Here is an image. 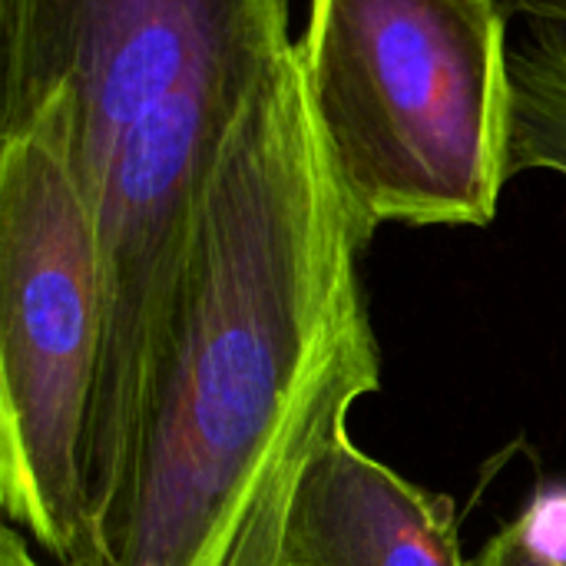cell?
<instances>
[{
  "instance_id": "obj_2",
  "label": "cell",
  "mask_w": 566,
  "mask_h": 566,
  "mask_svg": "<svg viewBox=\"0 0 566 566\" xmlns=\"http://www.w3.org/2000/svg\"><path fill=\"white\" fill-rule=\"evenodd\" d=\"M338 189L385 222L488 226L507 176L504 0H312L295 43Z\"/></svg>"
},
{
  "instance_id": "obj_8",
  "label": "cell",
  "mask_w": 566,
  "mask_h": 566,
  "mask_svg": "<svg viewBox=\"0 0 566 566\" xmlns=\"http://www.w3.org/2000/svg\"><path fill=\"white\" fill-rule=\"evenodd\" d=\"M0 566H43L33 557L30 541L13 524L0 527Z\"/></svg>"
},
{
  "instance_id": "obj_4",
  "label": "cell",
  "mask_w": 566,
  "mask_h": 566,
  "mask_svg": "<svg viewBox=\"0 0 566 566\" xmlns=\"http://www.w3.org/2000/svg\"><path fill=\"white\" fill-rule=\"evenodd\" d=\"M0 139L46 133L83 196L136 123L295 46L289 0H0Z\"/></svg>"
},
{
  "instance_id": "obj_1",
  "label": "cell",
  "mask_w": 566,
  "mask_h": 566,
  "mask_svg": "<svg viewBox=\"0 0 566 566\" xmlns=\"http://www.w3.org/2000/svg\"><path fill=\"white\" fill-rule=\"evenodd\" d=\"M365 245L292 46L209 182L96 566H275L305 468L381 388Z\"/></svg>"
},
{
  "instance_id": "obj_6",
  "label": "cell",
  "mask_w": 566,
  "mask_h": 566,
  "mask_svg": "<svg viewBox=\"0 0 566 566\" xmlns=\"http://www.w3.org/2000/svg\"><path fill=\"white\" fill-rule=\"evenodd\" d=\"M551 169L566 176V30L537 23L511 50L507 176Z\"/></svg>"
},
{
  "instance_id": "obj_7",
  "label": "cell",
  "mask_w": 566,
  "mask_h": 566,
  "mask_svg": "<svg viewBox=\"0 0 566 566\" xmlns=\"http://www.w3.org/2000/svg\"><path fill=\"white\" fill-rule=\"evenodd\" d=\"M471 566H566V560L547 554L531 531L527 514L507 527H501L484 547L481 554L471 560Z\"/></svg>"
},
{
  "instance_id": "obj_3",
  "label": "cell",
  "mask_w": 566,
  "mask_h": 566,
  "mask_svg": "<svg viewBox=\"0 0 566 566\" xmlns=\"http://www.w3.org/2000/svg\"><path fill=\"white\" fill-rule=\"evenodd\" d=\"M103 348L86 199L46 133L0 139V504L60 566H96L83 441Z\"/></svg>"
},
{
  "instance_id": "obj_5",
  "label": "cell",
  "mask_w": 566,
  "mask_h": 566,
  "mask_svg": "<svg viewBox=\"0 0 566 566\" xmlns=\"http://www.w3.org/2000/svg\"><path fill=\"white\" fill-rule=\"evenodd\" d=\"M275 566H471L454 501L365 454L342 424L305 468Z\"/></svg>"
},
{
  "instance_id": "obj_9",
  "label": "cell",
  "mask_w": 566,
  "mask_h": 566,
  "mask_svg": "<svg viewBox=\"0 0 566 566\" xmlns=\"http://www.w3.org/2000/svg\"><path fill=\"white\" fill-rule=\"evenodd\" d=\"M517 10L531 13L537 23L564 27L566 30V0H511Z\"/></svg>"
}]
</instances>
